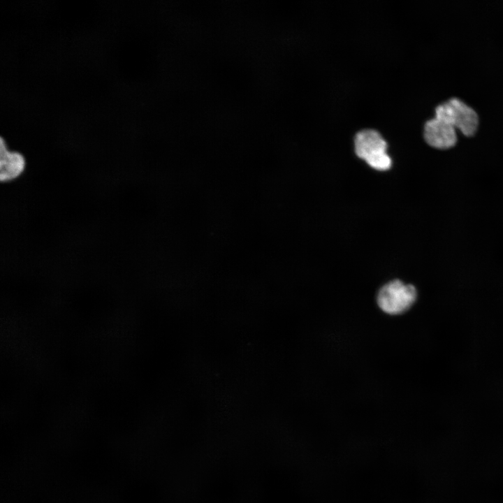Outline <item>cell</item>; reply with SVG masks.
Segmentation results:
<instances>
[{
	"label": "cell",
	"instance_id": "1",
	"mask_svg": "<svg viewBox=\"0 0 503 503\" xmlns=\"http://www.w3.org/2000/svg\"><path fill=\"white\" fill-rule=\"evenodd\" d=\"M356 155L370 167L377 170H386L392 161L387 154V143L381 135L374 129H363L354 138Z\"/></svg>",
	"mask_w": 503,
	"mask_h": 503
},
{
	"label": "cell",
	"instance_id": "2",
	"mask_svg": "<svg viewBox=\"0 0 503 503\" xmlns=\"http://www.w3.org/2000/svg\"><path fill=\"white\" fill-rule=\"evenodd\" d=\"M417 298V291L412 284L399 279L389 282L378 292L377 302L379 308L388 314L395 315L407 311Z\"/></svg>",
	"mask_w": 503,
	"mask_h": 503
},
{
	"label": "cell",
	"instance_id": "3",
	"mask_svg": "<svg viewBox=\"0 0 503 503\" xmlns=\"http://www.w3.org/2000/svg\"><path fill=\"white\" fill-rule=\"evenodd\" d=\"M435 117L459 129L468 137L474 136L479 126L477 112L471 106L456 97L451 98L438 105L435 108Z\"/></svg>",
	"mask_w": 503,
	"mask_h": 503
},
{
	"label": "cell",
	"instance_id": "4",
	"mask_svg": "<svg viewBox=\"0 0 503 503\" xmlns=\"http://www.w3.org/2000/svg\"><path fill=\"white\" fill-rule=\"evenodd\" d=\"M423 136L428 145L442 150L452 148L458 141L455 128L436 117L425 123Z\"/></svg>",
	"mask_w": 503,
	"mask_h": 503
},
{
	"label": "cell",
	"instance_id": "5",
	"mask_svg": "<svg viewBox=\"0 0 503 503\" xmlns=\"http://www.w3.org/2000/svg\"><path fill=\"white\" fill-rule=\"evenodd\" d=\"M26 161L23 155L8 149L3 139L0 143V180L2 183L13 182L24 173Z\"/></svg>",
	"mask_w": 503,
	"mask_h": 503
}]
</instances>
